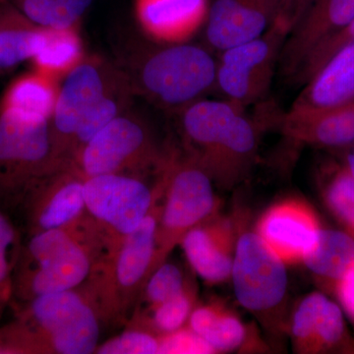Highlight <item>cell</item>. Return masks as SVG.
I'll use <instances>...</instances> for the list:
<instances>
[{"instance_id":"1","label":"cell","mask_w":354,"mask_h":354,"mask_svg":"<svg viewBox=\"0 0 354 354\" xmlns=\"http://www.w3.org/2000/svg\"><path fill=\"white\" fill-rule=\"evenodd\" d=\"M108 252L109 242L88 214L71 227L31 234L21 248L11 299L24 304L76 290Z\"/></svg>"},{"instance_id":"2","label":"cell","mask_w":354,"mask_h":354,"mask_svg":"<svg viewBox=\"0 0 354 354\" xmlns=\"http://www.w3.org/2000/svg\"><path fill=\"white\" fill-rule=\"evenodd\" d=\"M20 304L0 330V353L90 354L99 346L102 320L80 288Z\"/></svg>"},{"instance_id":"3","label":"cell","mask_w":354,"mask_h":354,"mask_svg":"<svg viewBox=\"0 0 354 354\" xmlns=\"http://www.w3.org/2000/svg\"><path fill=\"white\" fill-rule=\"evenodd\" d=\"M242 109L227 100L201 99L179 111L187 157L223 189L243 181L257 156V131Z\"/></svg>"},{"instance_id":"4","label":"cell","mask_w":354,"mask_h":354,"mask_svg":"<svg viewBox=\"0 0 354 354\" xmlns=\"http://www.w3.org/2000/svg\"><path fill=\"white\" fill-rule=\"evenodd\" d=\"M116 64L129 79L135 97L164 111L179 113L215 88L216 60L207 48L188 41L149 39Z\"/></svg>"},{"instance_id":"5","label":"cell","mask_w":354,"mask_h":354,"mask_svg":"<svg viewBox=\"0 0 354 354\" xmlns=\"http://www.w3.org/2000/svg\"><path fill=\"white\" fill-rule=\"evenodd\" d=\"M162 195L138 227L95 263L84 288H79L101 320L123 322L132 316L150 274Z\"/></svg>"},{"instance_id":"6","label":"cell","mask_w":354,"mask_h":354,"mask_svg":"<svg viewBox=\"0 0 354 354\" xmlns=\"http://www.w3.org/2000/svg\"><path fill=\"white\" fill-rule=\"evenodd\" d=\"M64 164L53 153L50 120L0 111V208L19 207L41 177Z\"/></svg>"},{"instance_id":"7","label":"cell","mask_w":354,"mask_h":354,"mask_svg":"<svg viewBox=\"0 0 354 354\" xmlns=\"http://www.w3.org/2000/svg\"><path fill=\"white\" fill-rule=\"evenodd\" d=\"M171 158L160 149L149 123L129 109L97 133L73 164L86 178L104 174L144 178L152 169H165Z\"/></svg>"},{"instance_id":"8","label":"cell","mask_w":354,"mask_h":354,"mask_svg":"<svg viewBox=\"0 0 354 354\" xmlns=\"http://www.w3.org/2000/svg\"><path fill=\"white\" fill-rule=\"evenodd\" d=\"M164 197L149 277L180 245L188 232L216 215L218 207L213 181L187 156L172 157L167 165Z\"/></svg>"},{"instance_id":"9","label":"cell","mask_w":354,"mask_h":354,"mask_svg":"<svg viewBox=\"0 0 354 354\" xmlns=\"http://www.w3.org/2000/svg\"><path fill=\"white\" fill-rule=\"evenodd\" d=\"M167 169L153 188L139 176L104 174L86 178V209L108 239L109 251L138 227L164 194Z\"/></svg>"},{"instance_id":"10","label":"cell","mask_w":354,"mask_h":354,"mask_svg":"<svg viewBox=\"0 0 354 354\" xmlns=\"http://www.w3.org/2000/svg\"><path fill=\"white\" fill-rule=\"evenodd\" d=\"M290 29L281 20L259 38L221 51L215 88L227 101L244 109L264 97Z\"/></svg>"},{"instance_id":"11","label":"cell","mask_w":354,"mask_h":354,"mask_svg":"<svg viewBox=\"0 0 354 354\" xmlns=\"http://www.w3.org/2000/svg\"><path fill=\"white\" fill-rule=\"evenodd\" d=\"M230 278L239 304L261 315L278 308L288 290L285 263L256 232L237 239Z\"/></svg>"},{"instance_id":"12","label":"cell","mask_w":354,"mask_h":354,"mask_svg":"<svg viewBox=\"0 0 354 354\" xmlns=\"http://www.w3.org/2000/svg\"><path fill=\"white\" fill-rule=\"evenodd\" d=\"M118 67L116 62L102 55H86L62 79L50 120L53 153L59 162H71L69 150L77 128L104 94Z\"/></svg>"},{"instance_id":"13","label":"cell","mask_w":354,"mask_h":354,"mask_svg":"<svg viewBox=\"0 0 354 354\" xmlns=\"http://www.w3.org/2000/svg\"><path fill=\"white\" fill-rule=\"evenodd\" d=\"M86 177L73 162H65L41 177L21 203L29 235L75 225L87 215Z\"/></svg>"},{"instance_id":"14","label":"cell","mask_w":354,"mask_h":354,"mask_svg":"<svg viewBox=\"0 0 354 354\" xmlns=\"http://www.w3.org/2000/svg\"><path fill=\"white\" fill-rule=\"evenodd\" d=\"M286 0H212L205 21L209 48L223 51L264 35L279 19Z\"/></svg>"},{"instance_id":"15","label":"cell","mask_w":354,"mask_h":354,"mask_svg":"<svg viewBox=\"0 0 354 354\" xmlns=\"http://www.w3.org/2000/svg\"><path fill=\"white\" fill-rule=\"evenodd\" d=\"M291 335L300 353H354L339 304L321 292L310 293L298 305L291 319Z\"/></svg>"},{"instance_id":"16","label":"cell","mask_w":354,"mask_h":354,"mask_svg":"<svg viewBox=\"0 0 354 354\" xmlns=\"http://www.w3.org/2000/svg\"><path fill=\"white\" fill-rule=\"evenodd\" d=\"M314 209L299 200L277 203L261 216L256 232L286 265L304 260L321 230Z\"/></svg>"},{"instance_id":"17","label":"cell","mask_w":354,"mask_h":354,"mask_svg":"<svg viewBox=\"0 0 354 354\" xmlns=\"http://www.w3.org/2000/svg\"><path fill=\"white\" fill-rule=\"evenodd\" d=\"M354 20V0H314L288 34L279 67L292 78L314 48L348 27Z\"/></svg>"},{"instance_id":"18","label":"cell","mask_w":354,"mask_h":354,"mask_svg":"<svg viewBox=\"0 0 354 354\" xmlns=\"http://www.w3.org/2000/svg\"><path fill=\"white\" fill-rule=\"evenodd\" d=\"M285 136L298 143L342 147L354 143V100L334 106L295 102L281 118Z\"/></svg>"},{"instance_id":"19","label":"cell","mask_w":354,"mask_h":354,"mask_svg":"<svg viewBox=\"0 0 354 354\" xmlns=\"http://www.w3.org/2000/svg\"><path fill=\"white\" fill-rule=\"evenodd\" d=\"M180 245L204 281L220 283L232 276L236 237L230 218L212 216L188 232Z\"/></svg>"},{"instance_id":"20","label":"cell","mask_w":354,"mask_h":354,"mask_svg":"<svg viewBox=\"0 0 354 354\" xmlns=\"http://www.w3.org/2000/svg\"><path fill=\"white\" fill-rule=\"evenodd\" d=\"M135 17L147 39L186 43L205 24L208 0H136Z\"/></svg>"},{"instance_id":"21","label":"cell","mask_w":354,"mask_h":354,"mask_svg":"<svg viewBox=\"0 0 354 354\" xmlns=\"http://www.w3.org/2000/svg\"><path fill=\"white\" fill-rule=\"evenodd\" d=\"M354 100V41L344 46L307 83L297 102L334 106Z\"/></svg>"},{"instance_id":"22","label":"cell","mask_w":354,"mask_h":354,"mask_svg":"<svg viewBox=\"0 0 354 354\" xmlns=\"http://www.w3.org/2000/svg\"><path fill=\"white\" fill-rule=\"evenodd\" d=\"M118 66L104 94L77 128L69 150V160L71 162L97 133L131 108L134 92L127 74L120 65L118 64Z\"/></svg>"},{"instance_id":"23","label":"cell","mask_w":354,"mask_h":354,"mask_svg":"<svg viewBox=\"0 0 354 354\" xmlns=\"http://www.w3.org/2000/svg\"><path fill=\"white\" fill-rule=\"evenodd\" d=\"M46 28L34 24L8 2L0 0V73L38 53Z\"/></svg>"},{"instance_id":"24","label":"cell","mask_w":354,"mask_h":354,"mask_svg":"<svg viewBox=\"0 0 354 354\" xmlns=\"http://www.w3.org/2000/svg\"><path fill=\"white\" fill-rule=\"evenodd\" d=\"M60 81L38 70L27 72L6 88L0 111L11 109L39 120H50L57 104Z\"/></svg>"},{"instance_id":"25","label":"cell","mask_w":354,"mask_h":354,"mask_svg":"<svg viewBox=\"0 0 354 354\" xmlns=\"http://www.w3.org/2000/svg\"><path fill=\"white\" fill-rule=\"evenodd\" d=\"M302 263L317 278L334 288L335 283L354 264V236L348 232L321 228Z\"/></svg>"},{"instance_id":"26","label":"cell","mask_w":354,"mask_h":354,"mask_svg":"<svg viewBox=\"0 0 354 354\" xmlns=\"http://www.w3.org/2000/svg\"><path fill=\"white\" fill-rule=\"evenodd\" d=\"M78 27L46 29L41 48L32 59L35 70L62 81L85 58Z\"/></svg>"},{"instance_id":"27","label":"cell","mask_w":354,"mask_h":354,"mask_svg":"<svg viewBox=\"0 0 354 354\" xmlns=\"http://www.w3.org/2000/svg\"><path fill=\"white\" fill-rule=\"evenodd\" d=\"M188 326L208 342L215 353L241 348L245 328L241 319L218 304L200 305L193 309Z\"/></svg>"},{"instance_id":"28","label":"cell","mask_w":354,"mask_h":354,"mask_svg":"<svg viewBox=\"0 0 354 354\" xmlns=\"http://www.w3.org/2000/svg\"><path fill=\"white\" fill-rule=\"evenodd\" d=\"M46 29L78 27L94 0H2Z\"/></svg>"},{"instance_id":"29","label":"cell","mask_w":354,"mask_h":354,"mask_svg":"<svg viewBox=\"0 0 354 354\" xmlns=\"http://www.w3.org/2000/svg\"><path fill=\"white\" fill-rule=\"evenodd\" d=\"M194 290L192 286L186 288L179 295L162 302L153 308L135 314L131 317L132 327L149 330L158 337L171 334L185 326L195 308Z\"/></svg>"},{"instance_id":"30","label":"cell","mask_w":354,"mask_h":354,"mask_svg":"<svg viewBox=\"0 0 354 354\" xmlns=\"http://www.w3.org/2000/svg\"><path fill=\"white\" fill-rule=\"evenodd\" d=\"M322 192L330 213L354 236V177L348 167L335 169L326 181Z\"/></svg>"},{"instance_id":"31","label":"cell","mask_w":354,"mask_h":354,"mask_svg":"<svg viewBox=\"0 0 354 354\" xmlns=\"http://www.w3.org/2000/svg\"><path fill=\"white\" fill-rule=\"evenodd\" d=\"M21 248L19 232L0 208V311L12 298L14 272Z\"/></svg>"},{"instance_id":"32","label":"cell","mask_w":354,"mask_h":354,"mask_svg":"<svg viewBox=\"0 0 354 354\" xmlns=\"http://www.w3.org/2000/svg\"><path fill=\"white\" fill-rule=\"evenodd\" d=\"M187 285L188 281L184 278L183 271L176 265L165 261L147 279L138 301L144 302L147 305L145 312L148 311L179 295Z\"/></svg>"},{"instance_id":"33","label":"cell","mask_w":354,"mask_h":354,"mask_svg":"<svg viewBox=\"0 0 354 354\" xmlns=\"http://www.w3.org/2000/svg\"><path fill=\"white\" fill-rule=\"evenodd\" d=\"M353 41L354 20L342 31L337 32L332 38L326 39L314 48L308 57L305 58L291 80L299 84L308 83L328 64L330 58Z\"/></svg>"},{"instance_id":"34","label":"cell","mask_w":354,"mask_h":354,"mask_svg":"<svg viewBox=\"0 0 354 354\" xmlns=\"http://www.w3.org/2000/svg\"><path fill=\"white\" fill-rule=\"evenodd\" d=\"M160 353V337L149 330L131 327L120 335L99 344L95 353L155 354Z\"/></svg>"},{"instance_id":"35","label":"cell","mask_w":354,"mask_h":354,"mask_svg":"<svg viewBox=\"0 0 354 354\" xmlns=\"http://www.w3.org/2000/svg\"><path fill=\"white\" fill-rule=\"evenodd\" d=\"M158 353H216L213 348L189 326L160 337Z\"/></svg>"},{"instance_id":"36","label":"cell","mask_w":354,"mask_h":354,"mask_svg":"<svg viewBox=\"0 0 354 354\" xmlns=\"http://www.w3.org/2000/svg\"><path fill=\"white\" fill-rule=\"evenodd\" d=\"M333 290L342 311L346 312V315L354 322V264L335 283Z\"/></svg>"},{"instance_id":"37","label":"cell","mask_w":354,"mask_h":354,"mask_svg":"<svg viewBox=\"0 0 354 354\" xmlns=\"http://www.w3.org/2000/svg\"><path fill=\"white\" fill-rule=\"evenodd\" d=\"M313 1L314 0H286L283 12L279 19L283 21L291 31Z\"/></svg>"},{"instance_id":"38","label":"cell","mask_w":354,"mask_h":354,"mask_svg":"<svg viewBox=\"0 0 354 354\" xmlns=\"http://www.w3.org/2000/svg\"><path fill=\"white\" fill-rule=\"evenodd\" d=\"M346 167H348L349 171H351V174H353V176L354 177V147L353 152L349 153L348 158V165H346Z\"/></svg>"}]
</instances>
